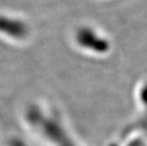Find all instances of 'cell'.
<instances>
[{"mask_svg": "<svg viewBox=\"0 0 147 146\" xmlns=\"http://www.w3.org/2000/svg\"><path fill=\"white\" fill-rule=\"evenodd\" d=\"M75 42L84 50L92 53H105L110 48L108 40L92 28H81L75 33Z\"/></svg>", "mask_w": 147, "mask_h": 146, "instance_id": "obj_2", "label": "cell"}, {"mask_svg": "<svg viewBox=\"0 0 147 146\" xmlns=\"http://www.w3.org/2000/svg\"><path fill=\"white\" fill-rule=\"evenodd\" d=\"M35 113L36 126L49 146H82L56 111L51 108L37 110Z\"/></svg>", "mask_w": 147, "mask_h": 146, "instance_id": "obj_1", "label": "cell"}, {"mask_svg": "<svg viewBox=\"0 0 147 146\" xmlns=\"http://www.w3.org/2000/svg\"><path fill=\"white\" fill-rule=\"evenodd\" d=\"M110 146H118V145H116V144H112V145H110Z\"/></svg>", "mask_w": 147, "mask_h": 146, "instance_id": "obj_3", "label": "cell"}]
</instances>
